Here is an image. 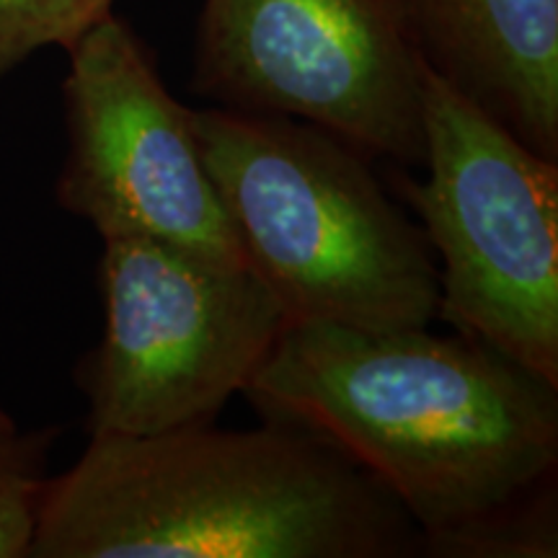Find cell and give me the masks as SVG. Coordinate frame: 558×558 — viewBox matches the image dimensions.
Returning <instances> with one entry per match:
<instances>
[{
  "mask_svg": "<svg viewBox=\"0 0 558 558\" xmlns=\"http://www.w3.org/2000/svg\"><path fill=\"white\" fill-rule=\"evenodd\" d=\"M399 499L424 538L558 473V386L463 333L290 324L243 390Z\"/></svg>",
  "mask_w": 558,
  "mask_h": 558,
  "instance_id": "cell-1",
  "label": "cell"
},
{
  "mask_svg": "<svg viewBox=\"0 0 558 558\" xmlns=\"http://www.w3.org/2000/svg\"><path fill=\"white\" fill-rule=\"evenodd\" d=\"M399 499L311 432L192 424L88 437L50 476L29 558H409Z\"/></svg>",
  "mask_w": 558,
  "mask_h": 558,
  "instance_id": "cell-2",
  "label": "cell"
},
{
  "mask_svg": "<svg viewBox=\"0 0 558 558\" xmlns=\"http://www.w3.org/2000/svg\"><path fill=\"white\" fill-rule=\"evenodd\" d=\"M207 173L248 269L290 324L427 329L437 262L373 158L290 117L197 109Z\"/></svg>",
  "mask_w": 558,
  "mask_h": 558,
  "instance_id": "cell-3",
  "label": "cell"
},
{
  "mask_svg": "<svg viewBox=\"0 0 558 558\" xmlns=\"http://www.w3.org/2000/svg\"><path fill=\"white\" fill-rule=\"evenodd\" d=\"M424 179L390 171L437 262V318L558 386V160L422 65Z\"/></svg>",
  "mask_w": 558,
  "mask_h": 558,
  "instance_id": "cell-4",
  "label": "cell"
},
{
  "mask_svg": "<svg viewBox=\"0 0 558 558\" xmlns=\"http://www.w3.org/2000/svg\"><path fill=\"white\" fill-rule=\"evenodd\" d=\"M104 333L75 367L88 437L215 422L259 375L290 318L248 267L150 239L104 241Z\"/></svg>",
  "mask_w": 558,
  "mask_h": 558,
  "instance_id": "cell-5",
  "label": "cell"
},
{
  "mask_svg": "<svg viewBox=\"0 0 558 558\" xmlns=\"http://www.w3.org/2000/svg\"><path fill=\"white\" fill-rule=\"evenodd\" d=\"M190 88L213 107L316 124L424 166L422 62L388 0H205Z\"/></svg>",
  "mask_w": 558,
  "mask_h": 558,
  "instance_id": "cell-6",
  "label": "cell"
},
{
  "mask_svg": "<svg viewBox=\"0 0 558 558\" xmlns=\"http://www.w3.org/2000/svg\"><path fill=\"white\" fill-rule=\"evenodd\" d=\"M62 114L68 150L54 199L65 213L101 241H163L248 267L202 158L197 109L173 99L128 19L111 11L70 47Z\"/></svg>",
  "mask_w": 558,
  "mask_h": 558,
  "instance_id": "cell-7",
  "label": "cell"
},
{
  "mask_svg": "<svg viewBox=\"0 0 558 558\" xmlns=\"http://www.w3.org/2000/svg\"><path fill=\"white\" fill-rule=\"evenodd\" d=\"M411 50L458 94L558 160V0H388Z\"/></svg>",
  "mask_w": 558,
  "mask_h": 558,
  "instance_id": "cell-8",
  "label": "cell"
},
{
  "mask_svg": "<svg viewBox=\"0 0 558 558\" xmlns=\"http://www.w3.org/2000/svg\"><path fill=\"white\" fill-rule=\"evenodd\" d=\"M418 556L437 558H556L558 488L543 481L518 499L488 509L463 525L422 541Z\"/></svg>",
  "mask_w": 558,
  "mask_h": 558,
  "instance_id": "cell-9",
  "label": "cell"
},
{
  "mask_svg": "<svg viewBox=\"0 0 558 558\" xmlns=\"http://www.w3.org/2000/svg\"><path fill=\"white\" fill-rule=\"evenodd\" d=\"M60 427L21 432L0 422V558H29Z\"/></svg>",
  "mask_w": 558,
  "mask_h": 558,
  "instance_id": "cell-10",
  "label": "cell"
},
{
  "mask_svg": "<svg viewBox=\"0 0 558 558\" xmlns=\"http://www.w3.org/2000/svg\"><path fill=\"white\" fill-rule=\"evenodd\" d=\"M117 0H0V81L45 47H70L114 11Z\"/></svg>",
  "mask_w": 558,
  "mask_h": 558,
  "instance_id": "cell-11",
  "label": "cell"
},
{
  "mask_svg": "<svg viewBox=\"0 0 558 558\" xmlns=\"http://www.w3.org/2000/svg\"><path fill=\"white\" fill-rule=\"evenodd\" d=\"M9 418H11L9 411H5L3 407H0V422H9Z\"/></svg>",
  "mask_w": 558,
  "mask_h": 558,
  "instance_id": "cell-12",
  "label": "cell"
}]
</instances>
